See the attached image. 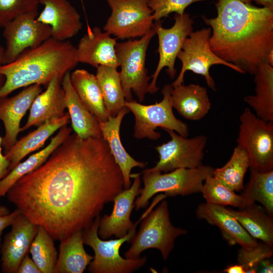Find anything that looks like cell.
I'll return each instance as SVG.
<instances>
[{
  "instance_id": "1",
  "label": "cell",
  "mask_w": 273,
  "mask_h": 273,
  "mask_svg": "<svg viewBox=\"0 0 273 273\" xmlns=\"http://www.w3.org/2000/svg\"><path fill=\"white\" fill-rule=\"evenodd\" d=\"M123 189L121 171L107 142L74 132L6 195L31 222L61 241L89 227Z\"/></svg>"
},
{
  "instance_id": "2",
  "label": "cell",
  "mask_w": 273,
  "mask_h": 273,
  "mask_svg": "<svg viewBox=\"0 0 273 273\" xmlns=\"http://www.w3.org/2000/svg\"><path fill=\"white\" fill-rule=\"evenodd\" d=\"M217 16L202 18L211 29L213 52L254 75L258 66H273V10L238 0H218Z\"/></svg>"
},
{
  "instance_id": "3",
  "label": "cell",
  "mask_w": 273,
  "mask_h": 273,
  "mask_svg": "<svg viewBox=\"0 0 273 273\" xmlns=\"http://www.w3.org/2000/svg\"><path fill=\"white\" fill-rule=\"evenodd\" d=\"M76 47L70 41L50 37L29 49L11 63L0 64V75L5 78L0 98L33 84L46 87L55 77H63L78 63Z\"/></svg>"
},
{
  "instance_id": "4",
  "label": "cell",
  "mask_w": 273,
  "mask_h": 273,
  "mask_svg": "<svg viewBox=\"0 0 273 273\" xmlns=\"http://www.w3.org/2000/svg\"><path fill=\"white\" fill-rule=\"evenodd\" d=\"M214 168L202 165L195 168H178L162 173L150 168L143 172L144 187L140 189V196L134 201L136 211L146 208L149 200L162 192L167 196H186L200 192L207 176L213 175Z\"/></svg>"
},
{
  "instance_id": "5",
  "label": "cell",
  "mask_w": 273,
  "mask_h": 273,
  "mask_svg": "<svg viewBox=\"0 0 273 273\" xmlns=\"http://www.w3.org/2000/svg\"><path fill=\"white\" fill-rule=\"evenodd\" d=\"M143 218L138 232L132 240L129 248L124 254L125 258H138L144 251L155 248L159 250L162 258L166 261L174 248L175 239L186 234L187 231L176 228L172 224L168 203L165 200Z\"/></svg>"
},
{
  "instance_id": "6",
  "label": "cell",
  "mask_w": 273,
  "mask_h": 273,
  "mask_svg": "<svg viewBox=\"0 0 273 273\" xmlns=\"http://www.w3.org/2000/svg\"><path fill=\"white\" fill-rule=\"evenodd\" d=\"M100 215L97 216L92 224L83 230L84 244L94 250L95 256L88 265L90 273H131L144 266L147 262L146 256L136 259L123 258L119 253L121 245L125 242L130 243L136 234L135 222L133 227L123 237L103 240L98 236Z\"/></svg>"
},
{
  "instance_id": "7",
  "label": "cell",
  "mask_w": 273,
  "mask_h": 273,
  "mask_svg": "<svg viewBox=\"0 0 273 273\" xmlns=\"http://www.w3.org/2000/svg\"><path fill=\"white\" fill-rule=\"evenodd\" d=\"M156 34L154 25L146 34L138 39L117 42L116 54L120 67L119 76L126 101L133 100L132 92L142 102L148 93L151 76L148 75L146 57L149 44Z\"/></svg>"
},
{
  "instance_id": "8",
  "label": "cell",
  "mask_w": 273,
  "mask_h": 273,
  "mask_svg": "<svg viewBox=\"0 0 273 273\" xmlns=\"http://www.w3.org/2000/svg\"><path fill=\"white\" fill-rule=\"evenodd\" d=\"M172 89L171 85H164L161 90L163 95L162 101L154 104L144 105L133 100L125 101L124 106L133 113L135 117L133 134L135 138L157 140L161 135L155 131L158 127L173 130L184 137L188 136V126L177 119L173 112L170 98Z\"/></svg>"
},
{
  "instance_id": "9",
  "label": "cell",
  "mask_w": 273,
  "mask_h": 273,
  "mask_svg": "<svg viewBox=\"0 0 273 273\" xmlns=\"http://www.w3.org/2000/svg\"><path fill=\"white\" fill-rule=\"evenodd\" d=\"M237 145L247 152L250 168L265 172L273 170V121H266L246 108L240 117Z\"/></svg>"
},
{
  "instance_id": "10",
  "label": "cell",
  "mask_w": 273,
  "mask_h": 273,
  "mask_svg": "<svg viewBox=\"0 0 273 273\" xmlns=\"http://www.w3.org/2000/svg\"><path fill=\"white\" fill-rule=\"evenodd\" d=\"M211 34L210 27L203 28L192 31L185 39L177 57L181 62V68L172 86L183 84L186 72L191 71L204 76L208 86L215 90V81L209 73L213 65H223L239 73H245L240 68L223 60L213 52L209 43Z\"/></svg>"
},
{
  "instance_id": "11",
  "label": "cell",
  "mask_w": 273,
  "mask_h": 273,
  "mask_svg": "<svg viewBox=\"0 0 273 273\" xmlns=\"http://www.w3.org/2000/svg\"><path fill=\"white\" fill-rule=\"evenodd\" d=\"M111 15L103 27L104 31L117 39L141 37L153 27V11L147 0H106Z\"/></svg>"
},
{
  "instance_id": "12",
  "label": "cell",
  "mask_w": 273,
  "mask_h": 273,
  "mask_svg": "<svg viewBox=\"0 0 273 273\" xmlns=\"http://www.w3.org/2000/svg\"><path fill=\"white\" fill-rule=\"evenodd\" d=\"M174 20L173 25L169 28H164L161 20L154 22L156 34L158 37L157 52L159 59L154 73L151 76L152 80L149 84L148 93L151 94L156 93L159 89L157 86V80L163 68H167L166 71L171 78L175 76V60L185 39L193 31L194 21L188 13L175 14Z\"/></svg>"
},
{
  "instance_id": "13",
  "label": "cell",
  "mask_w": 273,
  "mask_h": 273,
  "mask_svg": "<svg viewBox=\"0 0 273 273\" xmlns=\"http://www.w3.org/2000/svg\"><path fill=\"white\" fill-rule=\"evenodd\" d=\"M38 14V11H33L20 15L3 28L6 47L2 64L12 62L51 37L50 27L37 21Z\"/></svg>"
},
{
  "instance_id": "14",
  "label": "cell",
  "mask_w": 273,
  "mask_h": 273,
  "mask_svg": "<svg viewBox=\"0 0 273 273\" xmlns=\"http://www.w3.org/2000/svg\"><path fill=\"white\" fill-rule=\"evenodd\" d=\"M164 130L171 140L156 147L159 159L154 167L150 168L151 170L167 172L178 168H195L203 165L207 136L199 135L188 139L173 130Z\"/></svg>"
},
{
  "instance_id": "15",
  "label": "cell",
  "mask_w": 273,
  "mask_h": 273,
  "mask_svg": "<svg viewBox=\"0 0 273 273\" xmlns=\"http://www.w3.org/2000/svg\"><path fill=\"white\" fill-rule=\"evenodd\" d=\"M11 230L4 237L1 245V271L17 273L21 261L28 254L38 225L22 212L12 221Z\"/></svg>"
},
{
  "instance_id": "16",
  "label": "cell",
  "mask_w": 273,
  "mask_h": 273,
  "mask_svg": "<svg viewBox=\"0 0 273 273\" xmlns=\"http://www.w3.org/2000/svg\"><path fill=\"white\" fill-rule=\"evenodd\" d=\"M140 175H132L134 180L132 185L116 195L111 214H104L100 217L98 234L101 239L107 240L112 236L116 238L123 237L134 225L135 223L130 220V214L135 198L140 193Z\"/></svg>"
},
{
  "instance_id": "17",
  "label": "cell",
  "mask_w": 273,
  "mask_h": 273,
  "mask_svg": "<svg viewBox=\"0 0 273 273\" xmlns=\"http://www.w3.org/2000/svg\"><path fill=\"white\" fill-rule=\"evenodd\" d=\"M41 92V85L33 84L23 87L13 97L0 98V120L5 127L2 139L4 153L17 141L21 119L30 109L34 99Z\"/></svg>"
},
{
  "instance_id": "18",
  "label": "cell",
  "mask_w": 273,
  "mask_h": 273,
  "mask_svg": "<svg viewBox=\"0 0 273 273\" xmlns=\"http://www.w3.org/2000/svg\"><path fill=\"white\" fill-rule=\"evenodd\" d=\"M43 6L37 21L49 26L51 37L65 41L76 35L82 28L81 17L68 0H39Z\"/></svg>"
},
{
  "instance_id": "19",
  "label": "cell",
  "mask_w": 273,
  "mask_h": 273,
  "mask_svg": "<svg viewBox=\"0 0 273 273\" xmlns=\"http://www.w3.org/2000/svg\"><path fill=\"white\" fill-rule=\"evenodd\" d=\"M117 38L98 27L88 29L76 47L78 63L94 67L100 66L119 67L115 47Z\"/></svg>"
},
{
  "instance_id": "20",
  "label": "cell",
  "mask_w": 273,
  "mask_h": 273,
  "mask_svg": "<svg viewBox=\"0 0 273 273\" xmlns=\"http://www.w3.org/2000/svg\"><path fill=\"white\" fill-rule=\"evenodd\" d=\"M198 219L217 226L222 237L232 245L238 244L242 248L249 249L258 244L257 239L251 236L238 220L224 206L207 203L199 204L196 209Z\"/></svg>"
},
{
  "instance_id": "21",
  "label": "cell",
  "mask_w": 273,
  "mask_h": 273,
  "mask_svg": "<svg viewBox=\"0 0 273 273\" xmlns=\"http://www.w3.org/2000/svg\"><path fill=\"white\" fill-rule=\"evenodd\" d=\"M63 77L54 78L46 87L34 99L29 110L26 123L21 127L20 132L32 126H38L46 121L62 117L66 108L64 92L61 81Z\"/></svg>"
},
{
  "instance_id": "22",
  "label": "cell",
  "mask_w": 273,
  "mask_h": 273,
  "mask_svg": "<svg viewBox=\"0 0 273 273\" xmlns=\"http://www.w3.org/2000/svg\"><path fill=\"white\" fill-rule=\"evenodd\" d=\"M130 111L123 107L114 117L110 116L106 121L99 122L103 138L107 142L115 162L119 167L123 178V188L131 186L130 172L135 167L144 168L146 163L138 161L132 158L125 150L120 136L121 123L124 116Z\"/></svg>"
},
{
  "instance_id": "23",
  "label": "cell",
  "mask_w": 273,
  "mask_h": 273,
  "mask_svg": "<svg viewBox=\"0 0 273 273\" xmlns=\"http://www.w3.org/2000/svg\"><path fill=\"white\" fill-rule=\"evenodd\" d=\"M61 84L64 92L66 107L74 133L84 139L102 138L99 120L84 105L72 86L70 71L64 75Z\"/></svg>"
},
{
  "instance_id": "24",
  "label": "cell",
  "mask_w": 273,
  "mask_h": 273,
  "mask_svg": "<svg viewBox=\"0 0 273 273\" xmlns=\"http://www.w3.org/2000/svg\"><path fill=\"white\" fill-rule=\"evenodd\" d=\"M70 122L68 113L61 117L50 119L37 128L22 137L5 153L11 171L29 154L40 149L56 131Z\"/></svg>"
},
{
  "instance_id": "25",
  "label": "cell",
  "mask_w": 273,
  "mask_h": 273,
  "mask_svg": "<svg viewBox=\"0 0 273 273\" xmlns=\"http://www.w3.org/2000/svg\"><path fill=\"white\" fill-rule=\"evenodd\" d=\"M170 98L172 108L190 120H201L211 107L206 88L199 84L172 86Z\"/></svg>"
},
{
  "instance_id": "26",
  "label": "cell",
  "mask_w": 273,
  "mask_h": 273,
  "mask_svg": "<svg viewBox=\"0 0 273 273\" xmlns=\"http://www.w3.org/2000/svg\"><path fill=\"white\" fill-rule=\"evenodd\" d=\"M254 75L255 95L246 96L244 101L257 117L266 121H273V66L262 63Z\"/></svg>"
},
{
  "instance_id": "27",
  "label": "cell",
  "mask_w": 273,
  "mask_h": 273,
  "mask_svg": "<svg viewBox=\"0 0 273 273\" xmlns=\"http://www.w3.org/2000/svg\"><path fill=\"white\" fill-rule=\"evenodd\" d=\"M70 81L77 95L89 111L99 121H107L109 116L96 75L86 70L77 69L70 72Z\"/></svg>"
},
{
  "instance_id": "28",
  "label": "cell",
  "mask_w": 273,
  "mask_h": 273,
  "mask_svg": "<svg viewBox=\"0 0 273 273\" xmlns=\"http://www.w3.org/2000/svg\"><path fill=\"white\" fill-rule=\"evenodd\" d=\"M72 128L64 125L52 138L50 143L43 149L30 155L26 160L20 162L0 181V198L5 196L9 190L21 177L40 166L53 151L71 133Z\"/></svg>"
},
{
  "instance_id": "29",
  "label": "cell",
  "mask_w": 273,
  "mask_h": 273,
  "mask_svg": "<svg viewBox=\"0 0 273 273\" xmlns=\"http://www.w3.org/2000/svg\"><path fill=\"white\" fill-rule=\"evenodd\" d=\"M83 244V231L61 240L55 273H82L94 258Z\"/></svg>"
},
{
  "instance_id": "30",
  "label": "cell",
  "mask_w": 273,
  "mask_h": 273,
  "mask_svg": "<svg viewBox=\"0 0 273 273\" xmlns=\"http://www.w3.org/2000/svg\"><path fill=\"white\" fill-rule=\"evenodd\" d=\"M253 238L273 246V220L263 206L255 203L237 211L227 208Z\"/></svg>"
},
{
  "instance_id": "31",
  "label": "cell",
  "mask_w": 273,
  "mask_h": 273,
  "mask_svg": "<svg viewBox=\"0 0 273 273\" xmlns=\"http://www.w3.org/2000/svg\"><path fill=\"white\" fill-rule=\"evenodd\" d=\"M117 68L100 66L97 77L109 117H114L124 107L126 101Z\"/></svg>"
},
{
  "instance_id": "32",
  "label": "cell",
  "mask_w": 273,
  "mask_h": 273,
  "mask_svg": "<svg viewBox=\"0 0 273 273\" xmlns=\"http://www.w3.org/2000/svg\"><path fill=\"white\" fill-rule=\"evenodd\" d=\"M249 181L241 194L244 206L260 202L268 214L273 216V170L261 172L250 169Z\"/></svg>"
},
{
  "instance_id": "33",
  "label": "cell",
  "mask_w": 273,
  "mask_h": 273,
  "mask_svg": "<svg viewBox=\"0 0 273 273\" xmlns=\"http://www.w3.org/2000/svg\"><path fill=\"white\" fill-rule=\"evenodd\" d=\"M248 168L249 156L243 148L237 145L226 164L214 169L213 176L226 187L239 192L243 189L244 178Z\"/></svg>"
},
{
  "instance_id": "34",
  "label": "cell",
  "mask_w": 273,
  "mask_h": 273,
  "mask_svg": "<svg viewBox=\"0 0 273 273\" xmlns=\"http://www.w3.org/2000/svg\"><path fill=\"white\" fill-rule=\"evenodd\" d=\"M54 241L43 227L38 225L37 232L29 252L41 273H55L58 252Z\"/></svg>"
},
{
  "instance_id": "35",
  "label": "cell",
  "mask_w": 273,
  "mask_h": 273,
  "mask_svg": "<svg viewBox=\"0 0 273 273\" xmlns=\"http://www.w3.org/2000/svg\"><path fill=\"white\" fill-rule=\"evenodd\" d=\"M235 192L213 175L207 176L200 191L207 203L222 206H232L241 209L244 206L243 197Z\"/></svg>"
},
{
  "instance_id": "36",
  "label": "cell",
  "mask_w": 273,
  "mask_h": 273,
  "mask_svg": "<svg viewBox=\"0 0 273 273\" xmlns=\"http://www.w3.org/2000/svg\"><path fill=\"white\" fill-rule=\"evenodd\" d=\"M273 253L272 247L265 243L258 242L253 248L244 249L241 248L238 251V261L243 266L245 272H257L260 263L270 258Z\"/></svg>"
},
{
  "instance_id": "37",
  "label": "cell",
  "mask_w": 273,
  "mask_h": 273,
  "mask_svg": "<svg viewBox=\"0 0 273 273\" xmlns=\"http://www.w3.org/2000/svg\"><path fill=\"white\" fill-rule=\"evenodd\" d=\"M39 0H0V28L18 16L38 11Z\"/></svg>"
},
{
  "instance_id": "38",
  "label": "cell",
  "mask_w": 273,
  "mask_h": 273,
  "mask_svg": "<svg viewBox=\"0 0 273 273\" xmlns=\"http://www.w3.org/2000/svg\"><path fill=\"white\" fill-rule=\"evenodd\" d=\"M148 6L153 11L154 22L167 17L173 12L183 14L185 10L191 4L205 0H147Z\"/></svg>"
},
{
  "instance_id": "39",
  "label": "cell",
  "mask_w": 273,
  "mask_h": 273,
  "mask_svg": "<svg viewBox=\"0 0 273 273\" xmlns=\"http://www.w3.org/2000/svg\"><path fill=\"white\" fill-rule=\"evenodd\" d=\"M17 273H41L39 268L28 254L21 261Z\"/></svg>"
},
{
  "instance_id": "40",
  "label": "cell",
  "mask_w": 273,
  "mask_h": 273,
  "mask_svg": "<svg viewBox=\"0 0 273 273\" xmlns=\"http://www.w3.org/2000/svg\"><path fill=\"white\" fill-rule=\"evenodd\" d=\"M22 212L17 208L13 212L4 215H0V235H2L3 231L11 225L15 217Z\"/></svg>"
},
{
  "instance_id": "41",
  "label": "cell",
  "mask_w": 273,
  "mask_h": 273,
  "mask_svg": "<svg viewBox=\"0 0 273 273\" xmlns=\"http://www.w3.org/2000/svg\"><path fill=\"white\" fill-rule=\"evenodd\" d=\"M2 139L0 135V181L10 171L9 162L2 153Z\"/></svg>"
},
{
  "instance_id": "42",
  "label": "cell",
  "mask_w": 273,
  "mask_h": 273,
  "mask_svg": "<svg viewBox=\"0 0 273 273\" xmlns=\"http://www.w3.org/2000/svg\"><path fill=\"white\" fill-rule=\"evenodd\" d=\"M223 271L228 273H245L244 267L239 263L228 266Z\"/></svg>"
},
{
  "instance_id": "43",
  "label": "cell",
  "mask_w": 273,
  "mask_h": 273,
  "mask_svg": "<svg viewBox=\"0 0 273 273\" xmlns=\"http://www.w3.org/2000/svg\"><path fill=\"white\" fill-rule=\"evenodd\" d=\"M254 1L258 5H260L263 6V7L267 8L271 10H273V0H250Z\"/></svg>"
},
{
  "instance_id": "44",
  "label": "cell",
  "mask_w": 273,
  "mask_h": 273,
  "mask_svg": "<svg viewBox=\"0 0 273 273\" xmlns=\"http://www.w3.org/2000/svg\"><path fill=\"white\" fill-rule=\"evenodd\" d=\"M260 265H262L261 272H272L273 267L269 261L264 260L260 263Z\"/></svg>"
},
{
  "instance_id": "45",
  "label": "cell",
  "mask_w": 273,
  "mask_h": 273,
  "mask_svg": "<svg viewBox=\"0 0 273 273\" xmlns=\"http://www.w3.org/2000/svg\"><path fill=\"white\" fill-rule=\"evenodd\" d=\"M4 48L0 44V64H2L3 61ZM5 81V78L3 75H0V90L2 88Z\"/></svg>"
},
{
  "instance_id": "46",
  "label": "cell",
  "mask_w": 273,
  "mask_h": 273,
  "mask_svg": "<svg viewBox=\"0 0 273 273\" xmlns=\"http://www.w3.org/2000/svg\"><path fill=\"white\" fill-rule=\"evenodd\" d=\"M9 208L5 206L0 205V215H4L10 213Z\"/></svg>"
},
{
  "instance_id": "47",
  "label": "cell",
  "mask_w": 273,
  "mask_h": 273,
  "mask_svg": "<svg viewBox=\"0 0 273 273\" xmlns=\"http://www.w3.org/2000/svg\"><path fill=\"white\" fill-rule=\"evenodd\" d=\"M238 1H240L241 2H242L245 3H247V4H251V2L250 1V0H238Z\"/></svg>"
},
{
  "instance_id": "48",
  "label": "cell",
  "mask_w": 273,
  "mask_h": 273,
  "mask_svg": "<svg viewBox=\"0 0 273 273\" xmlns=\"http://www.w3.org/2000/svg\"><path fill=\"white\" fill-rule=\"evenodd\" d=\"M1 235H0V247H1V242H2V237H1Z\"/></svg>"
}]
</instances>
